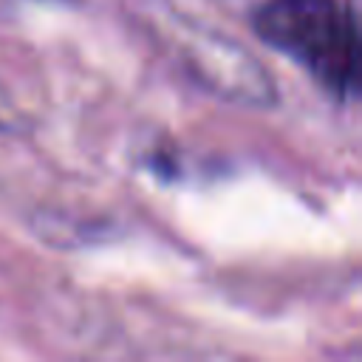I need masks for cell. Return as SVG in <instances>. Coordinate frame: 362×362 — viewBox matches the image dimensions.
<instances>
[{
    "label": "cell",
    "instance_id": "obj_1",
    "mask_svg": "<svg viewBox=\"0 0 362 362\" xmlns=\"http://www.w3.org/2000/svg\"><path fill=\"white\" fill-rule=\"evenodd\" d=\"M255 31L322 88L339 96L356 90L359 28L342 0H269L255 14Z\"/></svg>",
    "mask_w": 362,
    "mask_h": 362
}]
</instances>
